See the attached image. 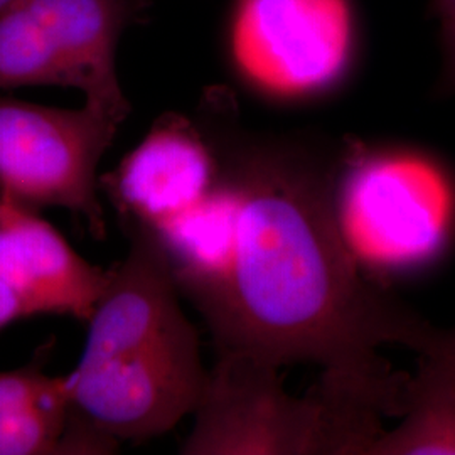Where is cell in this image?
Returning a JSON list of instances; mask_svg holds the SVG:
<instances>
[{
	"mask_svg": "<svg viewBox=\"0 0 455 455\" xmlns=\"http://www.w3.org/2000/svg\"><path fill=\"white\" fill-rule=\"evenodd\" d=\"M240 191L227 274L196 307L218 353L275 368L314 361L325 371L391 373L383 344L419 353L432 325L364 274L342 236L338 165L306 152L261 148L231 165Z\"/></svg>",
	"mask_w": 455,
	"mask_h": 455,
	"instance_id": "cell-1",
	"label": "cell"
},
{
	"mask_svg": "<svg viewBox=\"0 0 455 455\" xmlns=\"http://www.w3.org/2000/svg\"><path fill=\"white\" fill-rule=\"evenodd\" d=\"M131 246L108 268L66 387L71 408L116 442H144L195 413L210 371L199 334L152 228L125 223Z\"/></svg>",
	"mask_w": 455,
	"mask_h": 455,
	"instance_id": "cell-2",
	"label": "cell"
},
{
	"mask_svg": "<svg viewBox=\"0 0 455 455\" xmlns=\"http://www.w3.org/2000/svg\"><path fill=\"white\" fill-rule=\"evenodd\" d=\"M342 236L368 276L407 274L434 260L454 220V191L419 154L349 148L334 188Z\"/></svg>",
	"mask_w": 455,
	"mask_h": 455,
	"instance_id": "cell-3",
	"label": "cell"
},
{
	"mask_svg": "<svg viewBox=\"0 0 455 455\" xmlns=\"http://www.w3.org/2000/svg\"><path fill=\"white\" fill-rule=\"evenodd\" d=\"M129 114L90 100L60 108L0 97V195L69 212L105 238L98 167Z\"/></svg>",
	"mask_w": 455,
	"mask_h": 455,
	"instance_id": "cell-4",
	"label": "cell"
},
{
	"mask_svg": "<svg viewBox=\"0 0 455 455\" xmlns=\"http://www.w3.org/2000/svg\"><path fill=\"white\" fill-rule=\"evenodd\" d=\"M132 0H16L0 12V90L63 86L131 112L116 51Z\"/></svg>",
	"mask_w": 455,
	"mask_h": 455,
	"instance_id": "cell-5",
	"label": "cell"
},
{
	"mask_svg": "<svg viewBox=\"0 0 455 455\" xmlns=\"http://www.w3.org/2000/svg\"><path fill=\"white\" fill-rule=\"evenodd\" d=\"M188 455L339 454L336 423L315 385L304 398L283 390L278 368L244 353H218Z\"/></svg>",
	"mask_w": 455,
	"mask_h": 455,
	"instance_id": "cell-6",
	"label": "cell"
},
{
	"mask_svg": "<svg viewBox=\"0 0 455 455\" xmlns=\"http://www.w3.org/2000/svg\"><path fill=\"white\" fill-rule=\"evenodd\" d=\"M351 43L346 0H240L231 29L236 65L275 97H309L332 86Z\"/></svg>",
	"mask_w": 455,
	"mask_h": 455,
	"instance_id": "cell-7",
	"label": "cell"
},
{
	"mask_svg": "<svg viewBox=\"0 0 455 455\" xmlns=\"http://www.w3.org/2000/svg\"><path fill=\"white\" fill-rule=\"evenodd\" d=\"M218 176V161L201 132L180 115H165L100 178V189L124 223L156 228L196 206Z\"/></svg>",
	"mask_w": 455,
	"mask_h": 455,
	"instance_id": "cell-8",
	"label": "cell"
},
{
	"mask_svg": "<svg viewBox=\"0 0 455 455\" xmlns=\"http://www.w3.org/2000/svg\"><path fill=\"white\" fill-rule=\"evenodd\" d=\"M0 280L26 315H68L88 323L108 268L82 257L37 210L0 195Z\"/></svg>",
	"mask_w": 455,
	"mask_h": 455,
	"instance_id": "cell-9",
	"label": "cell"
},
{
	"mask_svg": "<svg viewBox=\"0 0 455 455\" xmlns=\"http://www.w3.org/2000/svg\"><path fill=\"white\" fill-rule=\"evenodd\" d=\"M405 420L385 432L371 454H455V378L422 359L410 378Z\"/></svg>",
	"mask_w": 455,
	"mask_h": 455,
	"instance_id": "cell-10",
	"label": "cell"
},
{
	"mask_svg": "<svg viewBox=\"0 0 455 455\" xmlns=\"http://www.w3.org/2000/svg\"><path fill=\"white\" fill-rule=\"evenodd\" d=\"M71 402L65 376L46 390L0 410V455H60Z\"/></svg>",
	"mask_w": 455,
	"mask_h": 455,
	"instance_id": "cell-11",
	"label": "cell"
},
{
	"mask_svg": "<svg viewBox=\"0 0 455 455\" xmlns=\"http://www.w3.org/2000/svg\"><path fill=\"white\" fill-rule=\"evenodd\" d=\"M54 378L56 376H49L44 371L43 356H37L16 370L0 371V410L33 398L46 390Z\"/></svg>",
	"mask_w": 455,
	"mask_h": 455,
	"instance_id": "cell-12",
	"label": "cell"
},
{
	"mask_svg": "<svg viewBox=\"0 0 455 455\" xmlns=\"http://www.w3.org/2000/svg\"><path fill=\"white\" fill-rule=\"evenodd\" d=\"M419 355L455 378V329L440 331L432 327Z\"/></svg>",
	"mask_w": 455,
	"mask_h": 455,
	"instance_id": "cell-13",
	"label": "cell"
},
{
	"mask_svg": "<svg viewBox=\"0 0 455 455\" xmlns=\"http://www.w3.org/2000/svg\"><path fill=\"white\" fill-rule=\"evenodd\" d=\"M26 310L22 307L16 293L12 292L2 280H0V331L7 325L14 324L19 319H24Z\"/></svg>",
	"mask_w": 455,
	"mask_h": 455,
	"instance_id": "cell-14",
	"label": "cell"
},
{
	"mask_svg": "<svg viewBox=\"0 0 455 455\" xmlns=\"http://www.w3.org/2000/svg\"><path fill=\"white\" fill-rule=\"evenodd\" d=\"M445 54H447V84L455 90V24L443 29Z\"/></svg>",
	"mask_w": 455,
	"mask_h": 455,
	"instance_id": "cell-15",
	"label": "cell"
},
{
	"mask_svg": "<svg viewBox=\"0 0 455 455\" xmlns=\"http://www.w3.org/2000/svg\"><path fill=\"white\" fill-rule=\"evenodd\" d=\"M434 7L442 20V29L455 24V0H434Z\"/></svg>",
	"mask_w": 455,
	"mask_h": 455,
	"instance_id": "cell-16",
	"label": "cell"
},
{
	"mask_svg": "<svg viewBox=\"0 0 455 455\" xmlns=\"http://www.w3.org/2000/svg\"><path fill=\"white\" fill-rule=\"evenodd\" d=\"M12 2H16V0H0V12H4Z\"/></svg>",
	"mask_w": 455,
	"mask_h": 455,
	"instance_id": "cell-17",
	"label": "cell"
}]
</instances>
